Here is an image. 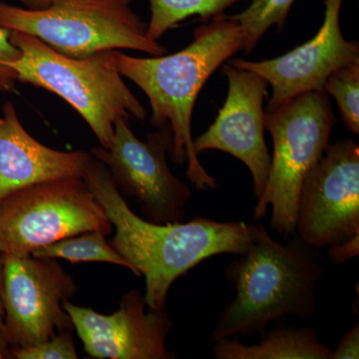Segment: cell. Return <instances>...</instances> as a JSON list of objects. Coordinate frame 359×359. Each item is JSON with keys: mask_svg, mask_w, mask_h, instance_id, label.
Listing matches in <instances>:
<instances>
[{"mask_svg": "<svg viewBox=\"0 0 359 359\" xmlns=\"http://www.w3.org/2000/svg\"><path fill=\"white\" fill-rule=\"evenodd\" d=\"M77 290L74 278L58 259L4 255L2 299L9 347L30 346L57 332H73L63 304Z\"/></svg>", "mask_w": 359, "mask_h": 359, "instance_id": "cell-9", "label": "cell"}, {"mask_svg": "<svg viewBox=\"0 0 359 359\" xmlns=\"http://www.w3.org/2000/svg\"><path fill=\"white\" fill-rule=\"evenodd\" d=\"M337 122L323 90L306 92L275 110L266 111L273 156L266 188L254 209L257 222L271 205V228L285 237L294 235L302 183L330 146Z\"/></svg>", "mask_w": 359, "mask_h": 359, "instance_id": "cell-5", "label": "cell"}, {"mask_svg": "<svg viewBox=\"0 0 359 359\" xmlns=\"http://www.w3.org/2000/svg\"><path fill=\"white\" fill-rule=\"evenodd\" d=\"M247 0H150L151 20L147 35L159 41L161 37L181 21L200 16L201 20H212L223 15L226 8Z\"/></svg>", "mask_w": 359, "mask_h": 359, "instance_id": "cell-17", "label": "cell"}, {"mask_svg": "<svg viewBox=\"0 0 359 359\" xmlns=\"http://www.w3.org/2000/svg\"><path fill=\"white\" fill-rule=\"evenodd\" d=\"M92 155L47 147L28 133L18 111L6 102L0 114V202L27 187L83 176Z\"/></svg>", "mask_w": 359, "mask_h": 359, "instance_id": "cell-14", "label": "cell"}, {"mask_svg": "<svg viewBox=\"0 0 359 359\" xmlns=\"http://www.w3.org/2000/svg\"><path fill=\"white\" fill-rule=\"evenodd\" d=\"M11 40L20 51L9 65L18 82L62 98L83 118L103 148H109L118 119H145V107L118 69V50L72 58L26 33L11 32Z\"/></svg>", "mask_w": 359, "mask_h": 359, "instance_id": "cell-4", "label": "cell"}, {"mask_svg": "<svg viewBox=\"0 0 359 359\" xmlns=\"http://www.w3.org/2000/svg\"><path fill=\"white\" fill-rule=\"evenodd\" d=\"M294 0H252L243 13L231 15L244 32L243 51L254 50L269 28L278 26V32L285 27V20Z\"/></svg>", "mask_w": 359, "mask_h": 359, "instance_id": "cell-18", "label": "cell"}, {"mask_svg": "<svg viewBox=\"0 0 359 359\" xmlns=\"http://www.w3.org/2000/svg\"><path fill=\"white\" fill-rule=\"evenodd\" d=\"M84 181L109 218L114 237L110 244L145 278L148 308H166L168 294L177 278L209 257L241 255L256 236L252 222H218L197 218L188 223L154 224L140 218L123 197L107 168L91 157Z\"/></svg>", "mask_w": 359, "mask_h": 359, "instance_id": "cell-1", "label": "cell"}, {"mask_svg": "<svg viewBox=\"0 0 359 359\" xmlns=\"http://www.w3.org/2000/svg\"><path fill=\"white\" fill-rule=\"evenodd\" d=\"M323 91L330 94L339 106L344 125L351 133H359V62L335 71L327 78Z\"/></svg>", "mask_w": 359, "mask_h": 359, "instance_id": "cell-19", "label": "cell"}, {"mask_svg": "<svg viewBox=\"0 0 359 359\" xmlns=\"http://www.w3.org/2000/svg\"><path fill=\"white\" fill-rule=\"evenodd\" d=\"M76 347L70 330L57 332L50 339L33 346L9 349L7 358L77 359Z\"/></svg>", "mask_w": 359, "mask_h": 359, "instance_id": "cell-20", "label": "cell"}, {"mask_svg": "<svg viewBox=\"0 0 359 359\" xmlns=\"http://www.w3.org/2000/svg\"><path fill=\"white\" fill-rule=\"evenodd\" d=\"M194 40L171 55L138 58L118 50V69L134 82L150 102V123L169 125L173 133L169 155L176 165L188 164L186 176L198 190L218 188L194 149L192 116L201 90L217 70L243 50L244 32L231 16H217L194 29Z\"/></svg>", "mask_w": 359, "mask_h": 359, "instance_id": "cell-2", "label": "cell"}, {"mask_svg": "<svg viewBox=\"0 0 359 359\" xmlns=\"http://www.w3.org/2000/svg\"><path fill=\"white\" fill-rule=\"evenodd\" d=\"M89 231L108 236L113 226L81 177L27 187L0 202V254L28 256Z\"/></svg>", "mask_w": 359, "mask_h": 359, "instance_id": "cell-7", "label": "cell"}, {"mask_svg": "<svg viewBox=\"0 0 359 359\" xmlns=\"http://www.w3.org/2000/svg\"><path fill=\"white\" fill-rule=\"evenodd\" d=\"M327 255L330 261L337 266L348 262L349 259L358 257L359 254V235L349 238L342 244L330 247Z\"/></svg>", "mask_w": 359, "mask_h": 359, "instance_id": "cell-23", "label": "cell"}, {"mask_svg": "<svg viewBox=\"0 0 359 359\" xmlns=\"http://www.w3.org/2000/svg\"><path fill=\"white\" fill-rule=\"evenodd\" d=\"M109 148L97 146L90 154L100 161L123 197L133 198L147 221L154 224L181 223L192 191L177 178L167 163L173 142L169 125L137 138L129 120L120 118Z\"/></svg>", "mask_w": 359, "mask_h": 359, "instance_id": "cell-8", "label": "cell"}, {"mask_svg": "<svg viewBox=\"0 0 359 359\" xmlns=\"http://www.w3.org/2000/svg\"><path fill=\"white\" fill-rule=\"evenodd\" d=\"M222 74L228 79V95L216 120L193 141L198 155L208 150L228 153L244 163L252 177L255 197L263 195L268 182L271 155L264 139V97L268 82L252 71L228 62Z\"/></svg>", "mask_w": 359, "mask_h": 359, "instance_id": "cell-12", "label": "cell"}, {"mask_svg": "<svg viewBox=\"0 0 359 359\" xmlns=\"http://www.w3.org/2000/svg\"><path fill=\"white\" fill-rule=\"evenodd\" d=\"M73 327L90 358L96 359H175L166 340L174 327L166 309L148 308L138 290L122 295L115 313L103 314L65 302Z\"/></svg>", "mask_w": 359, "mask_h": 359, "instance_id": "cell-11", "label": "cell"}, {"mask_svg": "<svg viewBox=\"0 0 359 359\" xmlns=\"http://www.w3.org/2000/svg\"><path fill=\"white\" fill-rule=\"evenodd\" d=\"M20 56V49L11 42V30L0 26V91H13L18 80L9 65Z\"/></svg>", "mask_w": 359, "mask_h": 359, "instance_id": "cell-21", "label": "cell"}, {"mask_svg": "<svg viewBox=\"0 0 359 359\" xmlns=\"http://www.w3.org/2000/svg\"><path fill=\"white\" fill-rule=\"evenodd\" d=\"M217 359H330L332 351L321 344L314 327H278L262 337L259 344L245 346L237 339L215 342Z\"/></svg>", "mask_w": 359, "mask_h": 359, "instance_id": "cell-15", "label": "cell"}, {"mask_svg": "<svg viewBox=\"0 0 359 359\" xmlns=\"http://www.w3.org/2000/svg\"><path fill=\"white\" fill-rule=\"evenodd\" d=\"M359 358V323L340 339L334 351H332L330 359H358Z\"/></svg>", "mask_w": 359, "mask_h": 359, "instance_id": "cell-22", "label": "cell"}, {"mask_svg": "<svg viewBox=\"0 0 359 359\" xmlns=\"http://www.w3.org/2000/svg\"><path fill=\"white\" fill-rule=\"evenodd\" d=\"M2 278H4V254H0V359L7 358L9 347L7 340L6 311L2 299Z\"/></svg>", "mask_w": 359, "mask_h": 359, "instance_id": "cell-24", "label": "cell"}, {"mask_svg": "<svg viewBox=\"0 0 359 359\" xmlns=\"http://www.w3.org/2000/svg\"><path fill=\"white\" fill-rule=\"evenodd\" d=\"M236 256L224 269L236 297L212 328L211 344L237 334L263 337L269 323L287 316H316V289L325 273L318 249L295 233L282 245L259 223L250 247Z\"/></svg>", "mask_w": 359, "mask_h": 359, "instance_id": "cell-3", "label": "cell"}, {"mask_svg": "<svg viewBox=\"0 0 359 359\" xmlns=\"http://www.w3.org/2000/svg\"><path fill=\"white\" fill-rule=\"evenodd\" d=\"M32 256L65 259L70 263H107L130 269L131 266L106 240V236L96 231H84L33 250Z\"/></svg>", "mask_w": 359, "mask_h": 359, "instance_id": "cell-16", "label": "cell"}, {"mask_svg": "<svg viewBox=\"0 0 359 359\" xmlns=\"http://www.w3.org/2000/svg\"><path fill=\"white\" fill-rule=\"evenodd\" d=\"M132 0H54L43 9L0 4V26L32 35L54 50L84 58L105 50H136L151 56L166 48L147 35Z\"/></svg>", "mask_w": 359, "mask_h": 359, "instance_id": "cell-6", "label": "cell"}, {"mask_svg": "<svg viewBox=\"0 0 359 359\" xmlns=\"http://www.w3.org/2000/svg\"><path fill=\"white\" fill-rule=\"evenodd\" d=\"M295 235L318 250L359 235V146L353 139L330 144L304 179Z\"/></svg>", "mask_w": 359, "mask_h": 359, "instance_id": "cell-10", "label": "cell"}, {"mask_svg": "<svg viewBox=\"0 0 359 359\" xmlns=\"http://www.w3.org/2000/svg\"><path fill=\"white\" fill-rule=\"evenodd\" d=\"M344 0H325V20L313 39L280 57L262 61L229 59L238 69L252 71L266 80L273 89L266 110H275L294 97L320 91L327 78L359 62L358 41L344 39L339 16Z\"/></svg>", "mask_w": 359, "mask_h": 359, "instance_id": "cell-13", "label": "cell"}, {"mask_svg": "<svg viewBox=\"0 0 359 359\" xmlns=\"http://www.w3.org/2000/svg\"><path fill=\"white\" fill-rule=\"evenodd\" d=\"M20 1L25 6V8L36 11V9L46 8V7L50 6L54 0H20Z\"/></svg>", "mask_w": 359, "mask_h": 359, "instance_id": "cell-25", "label": "cell"}]
</instances>
